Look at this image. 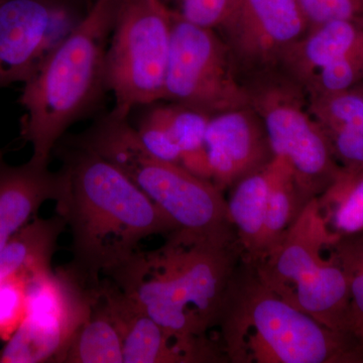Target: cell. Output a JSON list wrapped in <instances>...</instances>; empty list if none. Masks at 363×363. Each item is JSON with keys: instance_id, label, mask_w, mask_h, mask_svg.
I'll use <instances>...</instances> for the list:
<instances>
[{"instance_id": "ac0fdd59", "label": "cell", "mask_w": 363, "mask_h": 363, "mask_svg": "<svg viewBox=\"0 0 363 363\" xmlns=\"http://www.w3.org/2000/svg\"><path fill=\"white\" fill-rule=\"evenodd\" d=\"M65 221L58 214L49 219L35 218L0 250V284L14 274L52 267Z\"/></svg>"}, {"instance_id": "7c38bea8", "label": "cell", "mask_w": 363, "mask_h": 363, "mask_svg": "<svg viewBox=\"0 0 363 363\" xmlns=\"http://www.w3.org/2000/svg\"><path fill=\"white\" fill-rule=\"evenodd\" d=\"M250 107L214 114L208 123L205 145L211 181L222 192L274 157L262 119Z\"/></svg>"}, {"instance_id": "4316f807", "label": "cell", "mask_w": 363, "mask_h": 363, "mask_svg": "<svg viewBox=\"0 0 363 363\" xmlns=\"http://www.w3.org/2000/svg\"><path fill=\"white\" fill-rule=\"evenodd\" d=\"M310 26L331 21L363 23V0H298Z\"/></svg>"}, {"instance_id": "6da1fadb", "label": "cell", "mask_w": 363, "mask_h": 363, "mask_svg": "<svg viewBox=\"0 0 363 363\" xmlns=\"http://www.w3.org/2000/svg\"><path fill=\"white\" fill-rule=\"evenodd\" d=\"M56 211L70 228L69 267L91 288L111 279L138 252L145 238L178 226L121 169L74 143L62 155Z\"/></svg>"}, {"instance_id": "7a4b0ae2", "label": "cell", "mask_w": 363, "mask_h": 363, "mask_svg": "<svg viewBox=\"0 0 363 363\" xmlns=\"http://www.w3.org/2000/svg\"><path fill=\"white\" fill-rule=\"evenodd\" d=\"M154 252L138 250L109 279L169 335L216 360L207 332L218 325L242 250L236 233L177 229Z\"/></svg>"}, {"instance_id": "83f0119b", "label": "cell", "mask_w": 363, "mask_h": 363, "mask_svg": "<svg viewBox=\"0 0 363 363\" xmlns=\"http://www.w3.org/2000/svg\"><path fill=\"white\" fill-rule=\"evenodd\" d=\"M330 143L334 157L343 167L363 166V133L346 125L321 124Z\"/></svg>"}, {"instance_id": "8fae6325", "label": "cell", "mask_w": 363, "mask_h": 363, "mask_svg": "<svg viewBox=\"0 0 363 363\" xmlns=\"http://www.w3.org/2000/svg\"><path fill=\"white\" fill-rule=\"evenodd\" d=\"M257 107L272 155L293 169L306 201L321 194L341 168L321 124L283 90L264 93Z\"/></svg>"}, {"instance_id": "8992f818", "label": "cell", "mask_w": 363, "mask_h": 363, "mask_svg": "<svg viewBox=\"0 0 363 363\" xmlns=\"http://www.w3.org/2000/svg\"><path fill=\"white\" fill-rule=\"evenodd\" d=\"M333 242L315 197L278 245L250 266L267 288L350 340V281L332 250Z\"/></svg>"}, {"instance_id": "3957f363", "label": "cell", "mask_w": 363, "mask_h": 363, "mask_svg": "<svg viewBox=\"0 0 363 363\" xmlns=\"http://www.w3.org/2000/svg\"><path fill=\"white\" fill-rule=\"evenodd\" d=\"M118 4L119 0H92L77 26L23 83L18 98L23 109L21 136L32 147L33 161L49 164L64 133L106 90L105 57Z\"/></svg>"}, {"instance_id": "f1b7e54d", "label": "cell", "mask_w": 363, "mask_h": 363, "mask_svg": "<svg viewBox=\"0 0 363 363\" xmlns=\"http://www.w3.org/2000/svg\"><path fill=\"white\" fill-rule=\"evenodd\" d=\"M363 266V233L336 240Z\"/></svg>"}, {"instance_id": "9a60e30c", "label": "cell", "mask_w": 363, "mask_h": 363, "mask_svg": "<svg viewBox=\"0 0 363 363\" xmlns=\"http://www.w3.org/2000/svg\"><path fill=\"white\" fill-rule=\"evenodd\" d=\"M62 191L59 172L28 160L20 166L7 164L0 152V250L32 221L45 201H57Z\"/></svg>"}, {"instance_id": "52a82bcc", "label": "cell", "mask_w": 363, "mask_h": 363, "mask_svg": "<svg viewBox=\"0 0 363 363\" xmlns=\"http://www.w3.org/2000/svg\"><path fill=\"white\" fill-rule=\"evenodd\" d=\"M174 18L164 0H119L105 57L112 113L128 118L135 107L164 99Z\"/></svg>"}, {"instance_id": "5b68a950", "label": "cell", "mask_w": 363, "mask_h": 363, "mask_svg": "<svg viewBox=\"0 0 363 363\" xmlns=\"http://www.w3.org/2000/svg\"><path fill=\"white\" fill-rule=\"evenodd\" d=\"M77 143L121 169L180 230L200 236L235 233L226 199L213 182L152 156L128 118L111 112Z\"/></svg>"}, {"instance_id": "d6986e66", "label": "cell", "mask_w": 363, "mask_h": 363, "mask_svg": "<svg viewBox=\"0 0 363 363\" xmlns=\"http://www.w3.org/2000/svg\"><path fill=\"white\" fill-rule=\"evenodd\" d=\"M316 199L334 241L363 233V166L340 168Z\"/></svg>"}, {"instance_id": "2e32d148", "label": "cell", "mask_w": 363, "mask_h": 363, "mask_svg": "<svg viewBox=\"0 0 363 363\" xmlns=\"http://www.w3.org/2000/svg\"><path fill=\"white\" fill-rule=\"evenodd\" d=\"M363 54V23L337 20L313 28L285 52L298 75L311 79L320 69Z\"/></svg>"}, {"instance_id": "ffe728a7", "label": "cell", "mask_w": 363, "mask_h": 363, "mask_svg": "<svg viewBox=\"0 0 363 363\" xmlns=\"http://www.w3.org/2000/svg\"><path fill=\"white\" fill-rule=\"evenodd\" d=\"M65 363H123V342L99 291L95 288L89 315L64 354Z\"/></svg>"}, {"instance_id": "7402d4cb", "label": "cell", "mask_w": 363, "mask_h": 363, "mask_svg": "<svg viewBox=\"0 0 363 363\" xmlns=\"http://www.w3.org/2000/svg\"><path fill=\"white\" fill-rule=\"evenodd\" d=\"M161 107L169 133L180 150L181 166L200 178L211 181L205 145L210 116L176 104Z\"/></svg>"}, {"instance_id": "5bb4252c", "label": "cell", "mask_w": 363, "mask_h": 363, "mask_svg": "<svg viewBox=\"0 0 363 363\" xmlns=\"http://www.w3.org/2000/svg\"><path fill=\"white\" fill-rule=\"evenodd\" d=\"M308 26L298 0H242L227 30L242 54L269 59L303 39Z\"/></svg>"}, {"instance_id": "9c48e42d", "label": "cell", "mask_w": 363, "mask_h": 363, "mask_svg": "<svg viewBox=\"0 0 363 363\" xmlns=\"http://www.w3.org/2000/svg\"><path fill=\"white\" fill-rule=\"evenodd\" d=\"M164 100L210 116L252 104L214 30L185 21L176 11Z\"/></svg>"}, {"instance_id": "e0dca14e", "label": "cell", "mask_w": 363, "mask_h": 363, "mask_svg": "<svg viewBox=\"0 0 363 363\" xmlns=\"http://www.w3.org/2000/svg\"><path fill=\"white\" fill-rule=\"evenodd\" d=\"M272 174L271 161L233 185L227 201L229 218L240 241L245 264H253L259 257Z\"/></svg>"}, {"instance_id": "603a6c76", "label": "cell", "mask_w": 363, "mask_h": 363, "mask_svg": "<svg viewBox=\"0 0 363 363\" xmlns=\"http://www.w3.org/2000/svg\"><path fill=\"white\" fill-rule=\"evenodd\" d=\"M311 111L320 124H339L363 133V94L354 91L315 94Z\"/></svg>"}, {"instance_id": "277c9868", "label": "cell", "mask_w": 363, "mask_h": 363, "mask_svg": "<svg viewBox=\"0 0 363 363\" xmlns=\"http://www.w3.org/2000/svg\"><path fill=\"white\" fill-rule=\"evenodd\" d=\"M245 266L242 274H234L218 320L231 362H363L345 336L286 302Z\"/></svg>"}, {"instance_id": "30bf717a", "label": "cell", "mask_w": 363, "mask_h": 363, "mask_svg": "<svg viewBox=\"0 0 363 363\" xmlns=\"http://www.w3.org/2000/svg\"><path fill=\"white\" fill-rule=\"evenodd\" d=\"M92 0H0V90L26 83Z\"/></svg>"}, {"instance_id": "44dd1931", "label": "cell", "mask_w": 363, "mask_h": 363, "mask_svg": "<svg viewBox=\"0 0 363 363\" xmlns=\"http://www.w3.org/2000/svg\"><path fill=\"white\" fill-rule=\"evenodd\" d=\"M272 181L267 198L266 219L260 241L259 257L255 264L266 257L278 245L307 203L291 167L278 157H272Z\"/></svg>"}, {"instance_id": "4fadbf2b", "label": "cell", "mask_w": 363, "mask_h": 363, "mask_svg": "<svg viewBox=\"0 0 363 363\" xmlns=\"http://www.w3.org/2000/svg\"><path fill=\"white\" fill-rule=\"evenodd\" d=\"M99 291L121 335L123 363L211 362L201 351L169 335L111 279L101 281Z\"/></svg>"}, {"instance_id": "ba28073f", "label": "cell", "mask_w": 363, "mask_h": 363, "mask_svg": "<svg viewBox=\"0 0 363 363\" xmlns=\"http://www.w3.org/2000/svg\"><path fill=\"white\" fill-rule=\"evenodd\" d=\"M95 288L70 267L35 272L28 279L26 314L0 350V363L62 362L89 315Z\"/></svg>"}, {"instance_id": "f546056e", "label": "cell", "mask_w": 363, "mask_h": 363, "mask_svg": "<svg viewBox=\"0 0 363 363\" xmlns=\"http://www.w3.org/2000/svg\"><path fill=\"white\" fill-rule=\"evenodd\" d=\"M362 94H363V93H362Z\"/></svg>"}, {"instance_id": "d4e9b609", "label": "cell", "mask_w": 363, "mask_h": 363, "mask_svg": "<svg viewBox=\"0 0 363 363\" xmlns=\"http://www.w3.org/2000/svg\"><path fill=\"white\" fill-rule=\"evenodd\" d=\"M135 128L140 143L152 156L180 164V150L169 133L161 106L150 109Z\"/></svg>"}, {"instance_id": "cb8c5ba5", "label": "cell", "mask_w": 363, "mask_h": 363, "mask_svg": "<svg viewBox=\"0 0 363 363\" xmlns=\"http://www.w3.org/2000/svg\"><path fill=\"white\" fill-rule=\"evenodd\" d=\"M38 271L20 272L0 284V340L9 341L25 320L28 279Z\"/></svg>"}, {"instance_id": "484cf974", "label": "cell", "mask_w": 363, "mask_h": 363, "mask_svg": "<svg viewBox=\"0 0 363 363\" xmlns=\"http://www.w3.org/2000/svg\"><path fill=\"white\" fill-rule=\"evenodd\" d=\"M179 16L203 28H228L240 11L242 0H179Z\"/></svg>"}]
</instances>
